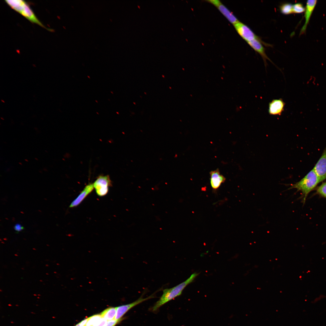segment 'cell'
<instances>
[{"label": "cell", "mask_w": 326, "mask_h": 326, "mask_svg": "<svg viewBox=\"0 0 326 326\" xmlns=\"http://www.w3.org/2000/svg\"><path fill=\"white\" fill-rule=\"evenodd\" d=\"M5 1L11 8L32 23L37 24L50 31H53V29L47 28L39 20L26 1L22 0H6Z\"/></svg>", "instance_id": "cell-2"}, {"label": "cell", "mask_w": 326, "mask_h": 326, "mask_svg": "<svg viewBox=\"0 0 326 326\" xmlns=\"http://www.w3.org/2000/svg\"><path fill=\"white\" fill-rule=\"evenodd\" d=\"M94 189L93 184H89L87 185L77 197L71 203L69 207L73 208L78 206L92 191Z\"/></svg>", "instance_id": "cell-12"}, {"label": "cell", "mask_w": 326, "mask_h": 326, "mask_svg": "<svg viewBox=\"0 0 326 326\" xmlns=\"http://www.w3.org/2000/svg\"><path fill=\"white\" fill-rule=\"evenodd\" d=\"M320 182L318 177L313 169L300 181L292 184L288 189L295 188L297 191L301 192L303 201L305 203L308 194Z\"/></svg>", "instance_id": "cell-3"}, {"label": "cell", "mask_w": 326, "mask_h": 326, "mask_svg": "<svg viewBox=\"0 0 326 326\" xmlns=\"http://www.w3.org/2000/svg\"><path fill=\"white\" fill-rule=\"evenodd\" d=\"M234 25L239 34L247 42L255 39L260 40L252 31L244 24L238 22Z\"/></svg>", "instance_id": "cell-6"}, {"label": "cell", "mask_w": 326, "mask_h": 326, "mask_svg": "<svg viewBox=\"0 0 326 326\" xmlns=\"http://www.w3.org/2000/svg\"><path fill=\"white\" fill-rule=\"evenodd\" d=\"M305 10V8L301 3H298L292 5L293 13H300L304 12Z\"/></svg>", "instance_id": "cell-17"}, {"label": "cell", "mask_w": 326, "mask_h": 326, "mask_svg": "<svg viewBox=\"0 0 326 326\" xmlns=\"http://www.w3.org/2000/svg\"><path fill=\"white\" fill-rule=\"evenodd\" d=\"M121 320V319L117 320L114 319L110 320L108 321L104 326H115Z\"/></svg>", "instance_id": "cell-19"}, {"label": "cell", "mask_w": 326, "mask_h": 326, "mask_svg": "<svg viewBox=\"0 0 326 326\" xmlns=\"http://www.w3.org/2000/svg\"><path fill=\"white\" fill-rule=\"evenodd\" d=\"M154 297L153 294L145 298L141 296L131 303L117 307L116 313L114 319L117 320H121L123 316L130 309L143 302Z\"/></svg>", "instance_id": "cell-5"}, {"label": "cell", "mask_w": 326, "mask_h": 326, "mask_svg": "<svg viewBox=\"0 0 326 326\" xmlns=\"http://www.w3.org/2000/svg\"><path fill=\"white\" fill-rule=\"evenodd\" d=\"M102 317L101 314H96L88 318V320L85 326H94L100 321Z\"/></svg>", "instance_id": "cell-15"}, {"label": "cell", "mask_w": 326, "mask_h": 326, "mask_svg": "<svg viewBox=\"0 0 326 326\" xmlns=\"http://www.w3.org/2000/svg\"><path fill=\"white\" fill-rule=\"evenodd\" d=\"M317 193L321 196L326 198V182L323 183L317 188Z\"/></svg>", "instance_id": "cell-18"}, {"label": "cell", "mask_w": 326, "mask_h": 326, "mask_svg": "<svg viewBox=\"0 0 326 326\" xmlns=\"http://www.w3.org/2000/svg\"><path fill=\"white\" fill-rule=\"evenodd\" d=\"M259 40L255 39L247 42L252 48L261 55L265 64L266 59H269L266 55L264 48Z\"/></svg>", "instance_id": "cell-13"}, {"label": "cell", "mask_w": 326, "mask_h": 326, "mask_svg": "<svg viewBox=\"0 0 326 326\" xmlns=\"http://www.w3.org/2000/svg\"><path fill=\"white\" fill-rule=\"evenodd\" d=\"M209 174L211 187L213 190H216L225 182L226 178L220 174L218 168L210 171Z\"/></svg>", "instance_id": "cell-10"}, {"label": "cell", "mask_w": 326, "mask_h": 326, "mask_svg": "<svg viewBox=\"0 0 326 326\" xmlns=\"http://www.w3.org/2000/svg\"><path fill=\"white\" fill-rule=\"evenodd\" d=\"M216 6L222 14L232 24H235L239 22L233 14L219 0L209 1Z\"/></svg>", "instance_id": "cell-11"}, {"label": "cell", "mask_w": 326, "mask_h": 326, "mask_svg": "<svg viewBox=\"0 0 326 326\" xmlns=\"http://www.w3.org/2000/svg\"><path fill=\"white\" fill-rule=\"evenodd\" d=\"M138 6L139 7L138 8L140 9V8H139V6Z\"/></svg>", "instance_id": "cell-23"}, {"label": "cell", "mask_w": 326, "mask_h": 326, "mask_svg": "<svg viewBox=\"0 0 326 326\" xmlns=\"http://www.w3.org/2000/svg\"><path fill=\"white\" fill-rule=\"evenodd\" d=\"M285 105L282 98L273 100L269 104V113L272 115H281L284 110Z\"/></svg>", "instance_id": "cell-8"}, {"label": "cell", "mask_w": 326, "mask_h": 326, "mask_svg": "<svg viewBox=\"0 0 326 326\" xmlns=\"http://www.w3.org/2000/svg\"><path fill=\"white\" fill-rule=\"evenodd\" d=\"M107 321L102 317L101 320L97 323L94 326H104Z\"/></svg>", "instance_id": "cell-21"}, {"label": "cell", "mask_w": 326, "mask_h": 326, "mask_svg": "<svg viewBox=\"0 0 326 326\" xmlns=\"http://www.w3.org/2000/svg\"><path fill=\"white\" fill-rule=\"evenodd\" d=\"M313 169L320 182L326 178V146L321 157Z\"/></svg>", "instance_id": "cell-7"}, {"label": "cell", "mask_w": 326, "mask_h": 326, "mask_svg": "<svg viewBox=\"0 0 326 326\" xmlns=\"http://www.w3.org/2000/svg\"><path fill=\"white\" fill-rule=\"evenodd\" d=\"M280 9L281 12L284 14H289L293 13L292 5L289 3H286L282 5Z\"/></svg>", "instance_id": "cell-16"}, {"label": "cell", "mask_w": 326, "mask_h": 326, "mask_svg": "<svg viewBox=\"0 0 326 326\" xmlns=\"http://www.w3.org/2000/svg\"><path fill=\"white\" fill-rule=\"evenodd\" d=\"M14 228L17 233L21 231L24 229V227L19 223L16 224L14 226Z\"/></svg>", "instance_id": "cell-20"}, {"label": "cell", "mask_w": 326, "mask_h": 326, "mask_svg": "<svg viewBox=\"0 0 326 326\" xmlns=\"http://www.w3.org/2000/svg\"><path fill=\"white\" fill-rule=\"evenodd\" d=\"M199 274L195 272L182 283L172 288L164 289L162 296L152 307V311H156L166 303L181 295L184 288L192 282Z\"/></svg>", "instance_id": "cell-1"}, {"label": "cell", "mask_w": 326, "mask_h": 326, "mask_svg": "<svg viewBox=\"0 0 326 326\" xmlns=\"http://www.w3.org/2000/svg\"><path fill=\"white\" fill-rule=\"evenodd\" d=\"M88 320V318H85L80 322L76 324L75 326H85L86 322Z\"/></svg>", "instance_id": "cell-22"}, {"label": "cell", "mask_w": 326, "mask_h": 326, "mask_svg": "<svg viewBox=\"0 0 326 326\" xmlns=\"http://www.w3.org/2000/svg\"><path fill=\"white\" fill-rule=\"evenodd\" d=\"M97 195L100 197L106 195L108 193L111 181L109 176L101 175L98 177L93 184Z\"/></svg>", "instance_id": "cell-4"}, {"label": "cell", "mask_w": 326, "mask_h": 326, "mask_svg": "<svg viewBox=\"0 0 326 326\" xmlns=\"http://www.w3.org/2000/svg\"><path fill=\"white\" fill-rule=\"evenodd\" d=\"M317 0H308L307 1L305 11V22L301 30L300 34L304 33L306 31L310 18L317 4Z\"/></svg>", "instance_id": "cell-9"}, {"label": "cell", "mask_w": 326, "mask_h": 326, "mask_svg": "<svg viewBox=\"0 0 326 326\" xmlns=\"http://www.w3.org/2000/svg\"><path fill=\"white\" fill-rule=\"evenodd\" d=\"M117 307H110L103 311L100 314L101 316L107 321L114 319Z\"/></svg>", "instance_id": "cell-14"}]
</instances>
